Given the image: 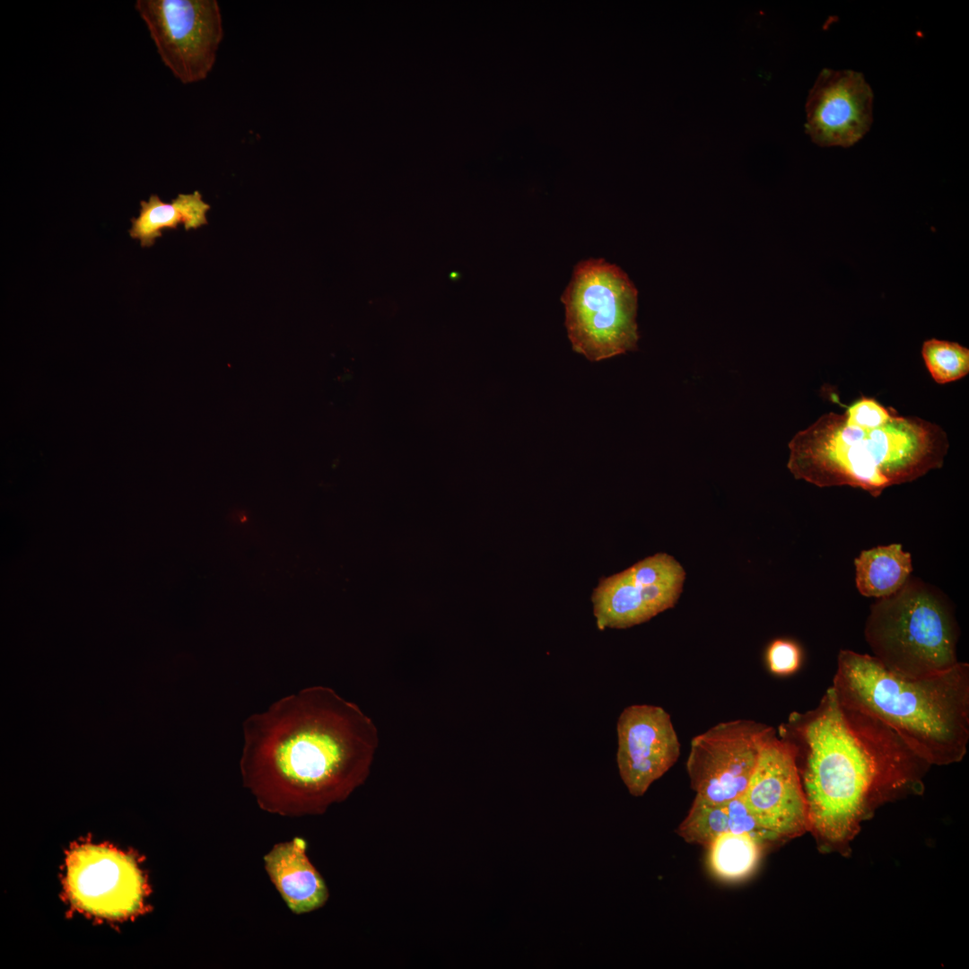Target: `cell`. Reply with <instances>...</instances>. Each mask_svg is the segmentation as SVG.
I'll return each instance as SVG.
<instances>
[{
	"label": "cell",
	"mask_w": 969,
	"mask_h": 969,
	"mask_svg": "<svg viewBox=\"0 0 969 969\" xmlns=\"http://www.w3.org/2000/svg\"><path fill=\"white\" fill-rule=\"evenodd\" d=\"M243 786L258 807L314 816L345 800L367 779L379 745L373 720L325 685L303 688L243 722Z\"/></svg>",
	"instance_id": "obj_1"
},
{
	"label": "cell",
	"mask_w": 969,
	"mask_h": 969,
	"mask_svg": "<svg viewBox=\"0 0 969 969\" xmlns=\"http://www.w3.org/2000/svg\"><path fill=\"white\" fill-rule=\"evenodd\" d=\"M780 735L803 762L808 829L831 842L846 840L871 807L916 785L930 766L883 722L842 703L831 686L815 709L793 712Z\"/></svg>",
	"instance_id": "obj_2"
},
{
	"label": "cell",
	"mask_w": 969,
	"mask_h": 969,
	"mask_svg": "<svg viewBox=\"0 0 969 969\" xmlns=\"http://www.w3.org/2000/svg\"><path fill=\"white\" fill-rule=\"evenodd\" d=\"M945 431L918 416L895 412L881 425L845 413H827L790 441L788 468L818 487L849 485L873 497L943 466Z\"/></svg>",
	"instance_id": "obj_3"
},
{
	"label": "cell",
	"mask_w": 969,
	"mask_h": 969,
	"mask_svg": "<svg viewBox=\"0 0 969 969\" xmlns=\"http://www.w3.org/2000/svg\"><path fill=\"white\" fill-rule=\"evenodd\" d=\"M839 700L890 728L930 765L960 762L969 743V664L910 678L872 655L842 650L831 685Z\"/></svg>",
	"instance_id": "obj_4"
},
{
	"label": "cell",
	"mask_w": 969,
	"mask_h": 969,
	"mask_svg": "<svg viewBox=\"0 0 969 969\" xmlns=\"http://www.w3.org/2000/svg\"><path fill=\"white\" fill-rule=\"evenodd\" d=\"M864 635L872 656L899 676L930 677L959 662L953 607L940 590L917 578L871 606Z\"/></svg>",
	"instance_id": "obj_5"
},
{
	"label": "cell",
	"mask_w": 969,
	"mask_h": 969,
	"mask_svg": "<svg viewBox=\"0 0 969 969\" xmlns=\"http://www.w3.org/2000/svg\"><path fill=\"white\" fill-rule=\"evenodd\" d=\"M561 301L572 347L589 361L637 348L638 291L617 266L602 258L580 262Z\"/></svg>",
	"instance_id": "obj_6"
},
{
	"label": "cell",
	"mask_w": 969,
	"mask_h": 969,
	"mask_svg": "<svg viewBox=\"0 0 969 969\" xmlns=\"http://www.w3.org/2000/svg\"><path fill=\"white\" fill-rule=\"evenodd\" d=\"M135 9L178 80L188 84L207 77L223 38L216 0H137Z\"/></svg>",
	"instance_id": "obj_7"
},
{
	"label": "cell",
	"mask_w": 969,
	"mask_h": 969,
	"mask_svg": "<svg viewBox=\"0 0 969 969\" xmlns=\"http://www.w3.org/2000/svg\"><path fill=\"white\" fill-rule=\"evenodd\" d=\"M773 728L748 720L719 723L694 737L686 771L696 796L724 803L742 796Z\"/></svg>",
	"instance_id": "obj_8"
},
{
	"label": "cell",
	"mask_w": 969,
	"mask_h": 969,
	"mask_svg": "<svg viewBox=\"0 0 969 969\" xmlns=\"http://www.w3.org/2000/svg\"><path fill=\"white\" fill-rule=\"evenodd\" d=\"M685 579L683 566L666 553L601 579L591 597L598 628H628L673 607Z\"/></svg>",
	"instance_id": "obj_9"
},
{
	"label": "cell",
	"mask_w": 969,
	"mask_h": 969,
	"mask_svg": "<svg viewBox=\"0 0 969 969\" xmlns=\"http://www.w3.org/2000/svg\"><path fill=\"white\" fill-rule=\"evenodd\" d=\"M743 800L775 840L808 829V808L797 763V747L773 730L765 739Z\"/></svg>",
	"instance_id": "obj_10"
},
{
	"label": "cell",
	"mask_w": 969,
	"mask_h": 969,
	"mask_svg": "<svg viewBox=\"0 0 969 969\" xmlns=\"http://www.w3.org/2000/svg\"><path fill=\"white\" fill-rule=\"evenodd\" d=\"M873 92L860 73L825 68L809 92L806 132L822 147H850L872 124Z\"/></svg>",
	"instance_id": "obj_11"
},
{
	"label": "cell",
	"mask_w": 969,
	"mask_h": 969,
	"mask_svg": "<svg viewBox=\"0 0 969 969\" xmlns=\"http://www.w3.org/2000/svg\"><path fill=\"white\" fill-rule=\"evenodd\" d=\"M616 731L620 777L633 796H642L679 757L670 715L659 706L630 705L621 712Z\"/></svg>",
	"instance_id": "obj_12"
},
{
	"label": "cell",
	"mask_w": 969,
	"mask_h": 969,
	"mask_svg": "<svg viewBox=\"0 0 969 969\" xmlns=\"http://www.w3.org/2000/svg\"><path fill=\"white\" fill-rule=\"evenodd\" d=\"M68 887L79 905L112 917L134 911L143 894L142 878L130 859L94 846L82 847L71 855Z\"/></svg>",
	"instance_id": "obj_13"
},
{
	"label": "cell",
	"mask_w": 969,
	"mask_h": 969,
	"mask_svg": "<svg viewBox=\"0 0 969 969\" xmlns=\"http://www.w3.org/2000/svg\"><path fill=\"white\" fill-rule=\"evenodd\" d=\"M263 860L271 882L294 914L308 913L326 904L328 888L307 856L304 839L294 837L275 844Z\"/></svg>",
	"instance_id": "obj_14"
},
{
	"label": "cell",
	"mask_w": 969,
	"mask_h": 969,
	"mask_svg": "<svg viewBox=\"0 0 969 969\" xmlns=\"http://www.w3.org/2000/svg\"><path fill=\"white\" fill-rule=\"evenodd\" d=\"M209 209L210 205L203 200L197 190L179 194L170 203H165L158 195L153 194L147 201L140 202L139 215L131 219L128 233L132 239L140 241L142 248H149L164 230L177 229L183 224L185 230L189 231L207 224Z\"/></svg>",
	"instance_id": "obj_15"
},
{
	"label": "cell",
	"mask_w": 969,
	"mask_h": 969,
	"mask_svg": "<svg viewBox=\"0 0 969 969\" xmlns=\"http://www.w3.org/2000/svg\"><path fill=\"white\" fill-rule=\"evenodd\" d=\"M855 583L868 598H883L901 589L911 577V554L901 544L878 546L862 551L854 560Z\"/></svg>",
	"instance_id": "obj_16"
},
{
	"label": "cell",
	"mask_w": 969,
	"mask_h": 969,
	"mask_svg": "<svg viewBox=\"0 0 969 969\" xmlns=\"http://www.w3.org/2000/svg\"><path fill=\"white\" fill-rule=\"evenodd\" d=\"M763 844L743 834L725 832L707 847L711 872L726 881L748 877L756 868Z\"/></svg>",
	"instance_id": "obj_17"
},
{
	"label": "cell",
	"mask_w": 969,
	"mask_h": 969,
	"mask_svg": "<svg viewBox=\"0 0 969 969\" xmlns=\"http://www.w3.org/2000/svg\"><path fill=\"white\" fill-rule=\"evenodd\" d=\"M729 832L724 803H713L695 796L677 834L688 843L708 847L720 834Z\"/></svg>",
	"instance_id": "obj_18"
},
{
	"label": "cell",
	"mask_w": 969,
	"mask_h": 969,
	"mask_svg": "<svg viewBox=\"0 0 969 969\" xmlns=\"http://www.w3.org/2000/svg\"><path fill=\"white\" fill-rule=\"evenodd\" d=\"M921 355L932 379L946 384L969 373V349L956 342L930 338L925 340Z\"/></svg>",
	"instance_id": "obj_19"
},
{
	"label": "cell",
	"mask_w": 969,
	"mask_h": 969,
	"mask_svg": "<svg viewBox=\"0 0 969 969\" xmlns=\"http://www.w3.org/2000/svg\"><path fill=\"white\" fill-rule=\"evenodd\" d=\"M724 807L728 816L729 832L746 834L762 844L776 841L752 816L742 796L724 802Z\"/></svg>",
	"instance_id": "obj_20"
},
{
	"label": "cell",
	"mask_w": 969,
	"mask_h": 969,
	"mask_svg": "<svg viewBox=\"0 0 969 969\" xmlns=\"http://www.w3.org/2000/svg\"><path fill=\"white\" fill-rule=\"evenodd\" d=\"M765 660L773 674L789 676L799 668L802 662V650L792 640L775 639L766 649Z\"/></svg>",
	"instance_id": "obj_21"
}]
</instances>
